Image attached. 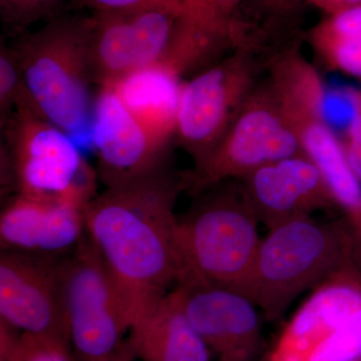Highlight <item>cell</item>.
I'll return each instance as SVG.
<instances>
[{
	"label": "cell",
	"instance_id": "obj_14",
	"mask_svg": "<svg viewBox=\"0 0 361 361\" xmlns=\"http://www.w3.org/2000/svg\"><path fill=\"white\" fill-rule=\"evenodd\" d=\"M360 308L361 271L348 263L315 287L282 330L267 361H307Z\"/></svg>",
	"mask_w": 361,
	"mask_h": 361
},
{
	"label": "cell",
	"instance_id": "obj_9",
	"mask_svg": "<svg viewBox=\"0 0 361 361\" xmlns=\"http://www.w3.org/2000/svg\"><path fill=\"white\" fill-rule=\"evenodd\" d=\"M63 301L71 345L82 361H103L130 329L129 311L110 271L84 238L63 262Z\"/></svg>",
	"mask_w": 361,
	"mask_h": 361
},
{
	"label": "cell",
	"instance_id": "obj_8",
	"mask_svg": "<svg viewBox=\"0 0 361 361\" xmlns=\"http://www.w3.org/2000/svg\"><path fill=\"white\" fill-rule=\"evenodd\" d=\"M301 154L296 130L266 71L215 148L186 172V192L196 197L272 161Z\"/></svg>",
	"mask_w": 361,
	"mask_h": 361
},
{
	"label": "cell",
	"instance_id": "obj_1",
	"mask_svg": "<svg viewBox=\"0 0 361 361\" xmlns=\"http://www.w3.org/2000/svg\"><path fill=\"white\" fill-rule=\"evenodd\" d=\"M186 172L169 164L141 179L106 188L85 212V235L122 294L132 329L177 281L178 197Z\"/></svg>",
	"mask_w": 361,
	"mask_h": 361
},
{
	"label": "cell",
	"instance_id": "obj_20",
	"mask_svg": "<svg viewBox=\"0 0 361 361\" xmlns=\"http://www.w3.org/2000/svg\"><path fill=\"white\" fill-rule=\"evenodd\" d=\"M246 6L250 16L241 23L247 32L276 47L304 39L306 0H245L242 9Z\"/></svg>",
	"mask_w": 361,
	"mask_h": 361
},
{
	"label": "cell",
	"instance_id": "obj_7",
	"mask_svg": "<svg viewBox=\"0 0 361 361\" xmlns=\"http://www.w3.org/2000/svg\"><path fill=\"white\" fill-rule=\"evenodd\" d=\"M1 135L13 161L16 194L82 209L97 196V173L75 139L28 104L16 109Z\"/></svg>",
	"mask_w": 361,
	"mask_h": 361
},
{
	"label": "cell",
	"instance_id": "obj_2",
	"mask_svg": "<svg viewBox=\"0 0 361 361\" xmlns=\"http://www.w3.org/2000/svg\"><path fill=\"white\" fill-rule=\"evenodd\" d=\"M230 51L180 4L92 16L90 63L97 87L153 66L170 68L183 78L212 65Z\"/></svg>",
	"mask_w": 361,
	"mask_h": 361
},
{
	"label": "cell",
	"instance_id": "obj_27",
	"mask_svg": "<svg viewBox=\"0 0 361 361\" xmlns=\"http://www.w3.org/2000/svg\"><path fill=\"white\" fill-rule=\"evenodd\" d=\"M166 4H183L180 0H71L73 8H90L94 13H116Z\"/></svg>",
	"mask_w": 361,
	"mask_h": 361
},
{
	"label": "cell",
	"instance_id": "obj_29",
	"mask_svg": "<svg viewBox=\"0 0 361 361\" xmlns=\"http://www.w3.org/2000/svg\"><path fill=\"white\" fill-rule=\"evenodd\" d=\"M306 2L308 6L315 7L327 16L346 7L361 4V0H306Z\"/></svg>",
	"mask_w": 361,
	"mask_h": 361
},
{
	"label": "cell",
	"instance_id": "obj_15",
	"mask_svg": "<svg viewBox=\"0 0 361 361\" xmlns=\"http://www.w3.org/2000/svg\"><path fill=\"white\" fill-rule=\"evenodd\" d=\"M85 209L16 194L0 216L4 250L58 257L84 239Z\"/></svg>",
	"mask_w": 361,
	"mask_h": 361
},
{
	"label": "cell",
	"instance_id": "obj_3",
	"mask_svg": "<svg viewBox=\"0 0 361 361\" xmlns=\"http://www.w3.org/2000/svg\"><path fill=\"white\" fill-rule=\"evenodd\" d=\"M92 16H59L13 47L30 108L73 139L90 137Z\"/></svg>",
	"mask_w": 361,
	"mask_h": 361
},
{
	"label": "cell",
	"instance_id": "obj_28",
	"mask_svg": "<svg viewBox=\"0 0 361 361\" xmlns=\"http://www.w3.org/2000/svg\"><path fill=\"white\" fill-rule=\"evenodd\" d=\"M351 242L353 263L361 271V213L346 219Z\"/></svg>",
	"mask_w": 361,
	"mask_h": 361
},
{
	"label": "cell",
	"instance_id": "obj_18",
	"mask_svg": "<svg viewBox=\"0 0 361 361\" xmlns=\"http://www.w3.org/2000/svg\"><path fill=\"white\" fill-rule=\"evenodd\" d=\"M184 80L176 71L153 66L126 75L108 85L121 101L161 141L176 145V125L180 87Z\"/></svg>",
	"mask_w": 361,
	"mask_h": 361
},
{
	"label": "cell",
	"instance_id": "obj_21",
	"mask_svg": "<svg viewBox=\"0 0 361 361\" xmlns=\"http://www.w3.org/2000/svg\"><path fill=\"white\" fill-rule=\"evenodd\" d=\"M70 342L35 336L0 320V361H73Z\"/></svg>",
	"mask_w": 361,
	"mask_h": 361
},
{
	"label": "cell",
	"instance_id": "obj_5",
	"mask_svg": "<svg viewBox=\"0 0 361 361\" xmlns=\"http://www.w3.org/2000/svg\"><path fill=\"white\" fill-rule=\"evenodd\" d=\"M348 263L351 242L344 217L322 222L301 216L269 229L261 239L239 292L274 322L301 293Z\"/></svg>",
	"mask_w": 361,
	"mask_h": 361
},
{
	"label": "cell",
	"instance_id": "obj_22",
	"mask_svg": "<svg viewBox=\"0 0 361 361\" xmlns=\"http://www.w3.org/2000/svg\"><path fill=\"white\" fill-rule=\"evenodd\" d=\"M199 25L235 49L241 37L240 14L245 0H180Z\"/></svg>",
	"mask_w": 361,
	"mask_h": 361
},
{
	"label": "cell",
	"instance_id": "obj_16",
	"mask_svg": "<svg viewBox=\"0 0 361 361\" xmlns=\"http://www.w3.org/2000/svg\"><path fill=\"white\" fill-rule=\"evenodd\" d=\"M304 155L318 168L337 208L346 219L361 213V182L346 158L324 106L316 102L298 104L291 111Z\"/></svg>",
	"mask_w": 361,
	"mask_h": 361
},
{
	"label": "cell",
	"instance_id": "obj_11",
	"mask_svg": "<svg viewBox=\"0 0 361 361\" xmlns=\"http://www.w3.org/2000/svg\"><path fill=\"white\" fill-rule=\"evenodd\" d=\"M90 140L97 157V177L106 188L166 167L174 146L152 134L108 87L97 89Z\"/></svg>",
	"mask_w": 361,
	"mask_h": 361
},
{
	"label": "cell",
	"instance_id": "obj_31",
	"mask_svg": "<svg viewBox=\"0 0 361 361\" xmlns=\"http://www.w3.org/2000/svg\"><path fill=\"white\" fill-rule=\"evenodd\" d=\"M350 361H361V358H358V360H350Z\"/></svg>",
	"mask_w": 361,
	"mask_h": 361
},
{
	"label": "cell",
	"instance_id": "obj_17",
	"mask_svg": "<svg viewBox=\"0 0 361 361\" xmlns=\"http://www.w3.org/2000/svg\"><path fill=\"white\" fill-rule=\"evenodd\" d=\"M140 361H211L212 353L188 319L174 289L130 329Z\"/></svg>",
	"mask_w": 361,
	"mask_h": 361
},
{
	"label": "cell",
	"instance_id": "obj_23",
	"mask_svg": "<svg viewBox=\"0 0 361 361\" xmlns=\"http://www.w3.org/2000/svg\"><path fill=\"white\" fill-rule=\"evenodd\" d=\"M21 104H30L13 47H0V130L4 129Z\"/></svg>",
	"mask_w": 361,
	"mask_h": 361
},
{
	"label": "cell",
	"instance_id": "obj_13",
	"mask_svg": "<svg viewBox=\"0 0 361 361\" xmlns=\"http://www.w3.org/2000/svg\"><path fill=\"white\" fill-rule=\"evenodd\" d=\"M238 182L252 212L268 230L315 211L338 209L322 173L303 154L262 166Z\"/></svg>",
	"mask_w": 361,
	"mask_h": 361
},
{
	"label": "cell",
	"instance_id": "obj_12",
	"mask_svg": "<svg viewBox=\"0 0 361 361\" xmlns=\"http://www.w3.org/2000/svg\"><path fill=\"white\" fill-rule=\"evenodd\" d=\"M188 319L216 361H254L262 346L257 306L234 289L176 285Z\"/></svg>",
	"mask_w": 361,
	"mask_h": 361
},
{
	"label": "cell",
	"instance_id": "obj_4",
	"mask_svg": "<svg viewBox=\"0 0 361 361\" xmlns=\"http://www.w3.org/2000/svg\"><path fill=\"white\" fill-rule=\"evenodd\" d=\"M194 198L193 205L178 217L176 285L239 291L262 239L260 223L238 180L221 183Z\"/></svg>",
	"mask_w": 361,
	"mask_h": 361
},
{
	"label": "cell",
	"instance_id": "obj_10",
	"mask_svg": "<svg viewBox=\"0 0 361 361\" xmlns=\"http://www.w3.org/2000/svg\"><path fill=\"white\" fill-rule=\"evenodd\" d=\"M63 262L51 256L4 250L0 320L26 334L70 342L63 301Z\"/></svg>",
	"mask_w": 361,
	"mask_h": 361
},
{
	"label": "cell",
	"instance_id": "obj_30",
	"mask_svg": "<svg viewBox=\"0 0 361 361\" xmlns=\"http://www.w3.org/2000/svg\"><path fill=\"white\" fill-rule=\"evenodd\" d=\"M137 360V356H135L134 346H133L132 341L129 336L127 339L121 345V348L116 351L114 355H111L110 357L106 358L103 361H135Z\"/></svg>",
	"mask_w": 361,
	"mask_h": 361
},
{
	"label": "cell",
	"instance_id": "obj_25",
	"mask_svg": "<svg viewBox=\"0 0 361 361\" xmlns=\"http://www.w3.org/2000/svg\"><path fill=\"white\" fill-rule=\"evenodd\" d=\"M65 0H0L2 20L16 32H23L37 21L56 18Z\"/></svg>",
	"mask_w": 361,
	"mask_h": 361
},
{
	"label": "cell",
	"instance_id": "obj_24",
	"mask_svg": "<svg viewBox=\"0 0 361 361\" xmlns=\"http://www.w3.org/2000/svg\"><path fill=\"white\" fill-rule=\"evenodd\" d=\"M361 358V308L330 334L307 361H350Z\"/></svg>",
	"mask_w": 361,
	"mask_h": 361
},
{
	"label": "cell",
	"instance_id": "obj_6",
	"mask_svg": "<svg viewBox=\"0 0 361 361\" xmlns=\"http://www.w3.org/2000/svg\"><path fill=\"white\" fill-rule=\"evenodd\" d=\"M274 56L267 45L243 40L219 61L183 82L175 141L191 157L194 166L219 142Z\"/></svg>",
	"mask_w": 361,
	"mask_h": 361
},
{
	"label": "cell",
	"instance_id": "obj_26",
	"mask_svg": "<svg viewBox=\"0 0 361 361\" xmlns=\"http://www.w3.org/2000/svg\"><path fill=\"white\" fill-rule=\"evenodd\" d=\"M351 114L341 137L346 158L361 182V90H351Z\"/></svg>",
	"mask_w": 361,
	"mask_h": 361
},
{
	"label": "cell",
	"instance_id": "obj_19",
	"mask_svg": "<svg viewBox=\"0 0 361 361\" xmlns=\"http://www.w3.org/2000/svg\"><path fill=\"white\" fill-rule=\"evenodd\" d=\"M320 63L361 82V4L327 14L304 32Z\"/></svg>",
	"mask_w": 361,
	"mask_h": 361
}]
</instances>
